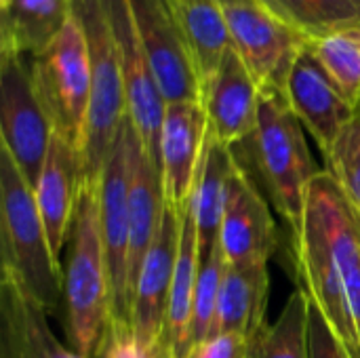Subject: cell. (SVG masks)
Returning a JSON list of instances; mask_svg holds the SVG:
<instances>
[{
	"label": "cell",
	"instance_id": "6da1fadb",
	"mask_svg": "<svg viewBox=\"0 0 360 358\" xmlns=\"http://www.w3.org/2000/svg\"><path fill=\"white\" fill-rule=\"evenodd\" d=\"M68 245L63 270L68 333L80 357L97 358L112 323V281L101 230L99 184L82 181Z\"/></svg>",
	"mask_w": 360,
	"mask_h": 358
},
{
	"label": "cell",
	"instance_id": "7a4b0ae2",
	"mask_svg": "<svg viewBox=\"0 0 360 358\" xmlns=\"http://www.w3.org/2000/svg\"><path fill=\"white\" fill-rule=\"evenodd\" d=\"M0 274L11 276L46 312L63 298V270L36 203L11 154L0 146Z\"/></svg>",
	"mask_w": 360,
	"mask_h": 358
},
{
	"label": "cell",
	"instance_id": "3957f363",
	"mask_svg": "<svg viewBox=\"0 0 360 358\" xmlns=\"http://www.w3.org/2000/svg\"><path fill=\"white\" fill-rule=\"evenodd\" d=\"M245 141L251 143L253 160L276 211L297 236L306 215L310 184L321 171L308 150L304 124L281 89H262L257 127Z\"/></svg>",
	"mask_w": 360,
	"mask_h": 358
},
{
	"label": "cell",
	"instance_id": "277c9868",
	"mask_svg": "<svg viewBox=\"0 0 360 358\" xmlns=\"http://www.w3.org/2000/svg\"><path fill=\"white\" fill-rule=\"evenodd\" d=\"M91 55V101L82 150V181L99 184L116 135L127 118L120 55L105 0H74Z\"/></svg>",
	"mask_w": 360,
	"mask_h": 358
},
{
	"label": "cell",
	"instance_id": "5b68a950",
	"mask_svg": "<svg viewBox=\"0 0 360 358\" xmlns=\"http://www.w3.org/2000/svg\"><path fill=\"white\" fill-rule=\"evenodd\" d=\"M30 59V74L53 131L68 139L82 160L91 101V55L76 15L59 36Z\"/></svg>",
	"mask_w": 360,
	"mask_h": 358
},
{
	"label": "cell",
	"instance_id": "8992f818",
	"mask_svg": "<svg viewBox=\"0 0 360 358\" xmlns=\"http://www.w3.org/2000/svg\"><path fill=\"white\" fill-rule=\"evenodd\" d=\"M53 124L30 74V59L0 49V146L36 188L53 139Z\"/></svg>",
	"mask_w": 360,
	"mask_h": 358
},
{
	"label": "cell",
	"instance_id": "52a82bcc",
	"mask_svg": "<svg viewBox=\"0 0 360 358\" xmlns=\"http://www.w3.org/2000/svg\"><path fill=\"white\" fill-rule=\"evenodd\" d=\"M139 133L124 118L99 181V213L105 257L112 281V321L131 325L129 306V188L133 175V152Z\"/></svg>",
	"mask_w": 360,
	"mask_h": 358
},
{
	"label": "cell",
	"instance_id": "ba28073f",
	"mask_svg": "<svg viewBox=\"0 0 360 358\" xmlns=\"http://www.w3.org/2000/svg\"><path fill=\"white\" fill-rule=\"evenodd\" d=\"M167 103L202 101V82L173 0H127Z\"/></svg>",
	"mask_w": 360,
	"mask_h": 358
},
{
	"label": "cell",
	"instance_id": "9c48e42d",
	"mask_svg": "<svg viewBox=\"0 0 360 358\" xmlns=\"http://www.w3.org/2000/svg\"><path fill=\"white\" fill-rule=\"evenodd\" d=\"M224 11L232 46L259 87L285 91L289 72L310 40L289 27L259 0L224 4Z\"/></svg>",
	"mask_w": 360,
	"mask_h": 358
},
{
	"label": "cell",
	"instance_id": "30bf717a",
	"mask_svg": "<svg viewBox=\"0 0 360 358\" xmlns=\"http://www.w3.org/2000/svg\"><path fill=\"white\" fill-rule=\"evenodd\" d=\"M124 80L127 116L137 129L150 158L160 167V131L167 112V99L154 76L152 63L137 36L127 0H105Z\"/></svg>",
	"mask_w": 360,
	"mask_h": 358
},
{
	"label": "cell",
	"instance_id": "8fae6325",
	"mask_svg": "<svg viewBox=\"0 0 360 358\" xmlns=\"http://www.w3.org/2000/svg\"><path fill=\"white\" fill-rule=\"evenodd\" d=\"M181 211L165 203L160 232L146 255L131 306V325L137 340L141 342V346L165 358H169L165 352V329L179 251Z\"/></svg>",
	"mask_w": 360,
	"mask_h": 358
},
{
	"label": "cell",
	"instance_id": "7c38bea8",
	"mask_svg": "<svg viewBox=\"0 0 360 358\" xmlns=\"http://www.w3.org/2000/svg\"><path fill=\"white\" fill-rule=\"evenodd\" d=\"M295 251L297 268L304 279L302 289L321 306L329 325L344 344L348 357L360 358V338L350 314L344 283L321 215L310 203L306 205L302 232L295 236Z\"/></svg>",
	"mask_w": 360,
	"mask_h": 358
},
{
	"label": "cell",
	"instance_id": "4fadbf2b",
	"mask_svg": "<svg viewBox=\"0 0 360 358\" xmlns=\"http://www.w3.org/2000/svg\"><path fill=\"white\" fill-rule=\"evenodd\" d=\"M283 93L300 122L314 137L327 158L359 108L352 106L333 84L316 59L310 42L297 55Z\"/></svg>",
	"mask_w": 360,
	"mask_h": 358
},
{
	"label": "cell",
	"instance_id": "5bb4252c",
	"mask_svg": "<svg viewBox=\"0 0 360 358\" xmlns=\"http://www.w3.org/2000/svg\"><path fill=\"white\" fill-rule=\"evenodd\" d=\"M209 137V118L202 101L167 103L160 131V177L165 203L186 209L198 175Z\"/></svg>",
	"mask_w": 360,
	"mask_h": 358
},
{
	"label": "cell",
	"instance_id": "9a60e30c",
	"mask_svg": "<svg viewBox=\"0 0 360 358\" xmlns=\"http://www.w3.org/2000/svg\"><path fill=\"white\" fill-rule=\"evenodd\" d=\"M219 245L228 266L268 264L276 247V224L270 207L240 165L232 175Z\"/></svg>",
	"mask_w": 360,
	"mask_h": 358
},
{
	"label": "cell",
	"instance_id": "2e32d148",
	"mask_svg": "<svg viewBox=\"0 0 360 358\" xmlns=\"http://www.w3.org/2000/svg\"><path fill=\"white\" fill-rule=\"evenodd\" d=\"M262 87L234 46L226 53L215 74L202 84V106L209 131L226 146L249 139L257 127Z\"/></svg>",
	"mask_w": 360,
	"mask_h": 358
},
{
	"label": "cell",
	"instance_id": "e0dca14e",
	"mask_svg": "<svg viewBox=\"0 0 360 358\" xmlns=\"http://www.w3.org/2000/svg\"><path fill=\"white\" fill-rule=\"evenodd\" d=\"M80 188H82L80 154L68 139H63L59 133H53L46 160L42 165V173L38 177L34 194L49 234L51 249L57 260L70 236Z\"/></svg>",
	"mask_w": 360,
	"mask_h": 358
},
{
	"label": "cell",
	"instance_id": "ac0fdd59",
	"mask_svg": "<svg viewBox=\"0 0 360 358\" xmlns=\"http://www.w3.org/2000/svg\"><path fill=\"white\" fill-rule=\"evenodd\" d=\"M308 203L314 205L325 226L360 338V219L327 171L312 179Z\"/></svg>",
	"mask_w": 360,
	"mask_h": 358
},
{
	"label": "cell",
	"instance_id": "d6986e66",
	"mask_svg": "<svg viewBox=\"0 0 360 358\" xmlns=\"http://www.w3.org/2000/svg\"><path fill=\"white\" fill-rule=\"evenodd\" d=\"M46 317L34 298L0 274V358H84L55 338Z\"/></svg>",
	"mask_w": 360,
	"mask_h": 358
},
{
	"label": "cell",
	"instance_id": "ffe728a7",
	"mask_svg": "<svg viewBox=\"0 0 360 358\" xmlns=\"http://www.w3.org/2000/svg\"><path fill=\"white\" fill-rule=\"evenodd\" d=\"M165 213V194L160 167L146 152L141 137L133 152V175L129 188V306H133V293L137 276L152 249Z\"/></svg>",
	"mask_w": 360,
	"mask_h": 358
},
{
	"label": "cell",
	"instance_id": "44dd1931",
	"mask_svg": "<svg viewBox=\"0 0 360 358\" xmlns=\"http://www.w3.org/2000/svg\"><path fill=\"white\" fill-rule=\"evenodd\" d=\"M238 167L232 146L219 141L211 131L202 150L198 175L190 196V207L198 232V251L200 257L209 255L211 249L219 243V228L230 194L232 175Z\"/></svg>",
	"mask_w": 360,
	"mask_h": 358
},
{
	"label": "cell",
	"instance_id": "7402d4cb",
	"mask_svg": "<svg viewBox=\"0 0 360 358\" xmlns=\"http://www.w3.org/2000/svg\"><path fill=\"white\" fill-rule=\"evenodd\" d=\"M270 293V274L268 264L255 266H228L219 302L213 333L215 335H238L251 342L257 331L266 325V306Z\"/></svg>",
	"mask_w": 360,
	"mask_h": 358
},
{
	"label": "cell",
	"instance_id": "603a6c76",
	"mask_svg": "<svg viewBox=\"0 0 360 358\" xmlns=\"http://www.w3.org/2000/svg\"><path fill=\"white\" fill-rule=\"evenodd\" d=\"M0 49L34 57L74 17V0H0Z\"/></svg>",
	"mask_w": 360,
	"mask_h": 358
},
{
	"label": "cell",
	"instance_id": "cb8c5ba5",
	"mask_svg": "<svg viewBox=\"0 0 360 358\" xmlns=\"http://www.w3.org/2000/svg\"><path fill=\"white\" fill-rule=\"evenodd\" d=\"M200 268V251H198V232L190 200L181 211V234H179V251L177 264L171 285L167 329H165V352L169 358H186L190 352V325H192V308H194V291Z\"/></svg>",
	"mask_w": 360,
	"mask_h": 358
},
{
	"label": "cell",
	"instance_id": "d4e9b609",
	"mask_svg": "<svg viewBox=\"0 0 360 358\" xmlns=\"http://www.w3.org/2000/svg\"><path fill=\"white\" fill-rule=\"evenodd\" d=\"M188 49L205 84L219 68L226 53L232 49V36L219 0H173Z\"/></svg>",
	"mask_w": 360,
	"mask_h": 358
},
{
	"label": "cell",
	"instance_id": "484cf974",
	"mask_svg": "<svg viewBox=\"0 0 360 358\" xmlns=\"http://www.w3.org/2000/svg\"><path fill=\"white\" fill-rule=\"evenodd\" d=\"M304 38L325 36L360 27V0H259Z\"/></svg>",
	"mask_w": 360,
	"mask_h": 358
},
{
	"label": "cell",
	"instance_id": "4316f807",
	"mask_svg": "<svg viewBox=\"0 0 360 358\" xmlns=\"http://www.w3.org/2000/svg\"><path fill=\"white\" fill-rule=\"evenodd\" d=\"M247 358H308V300L302 287L291 293L278 321L264 325L249 342Z\"/></svg>",
	"mask_w": 360,
	"mask_h": 358
},
{
	"label": "cell",
	"instance_id": "83f0119b",
	"mask_svg": "<svg viewBox=\"0 0 360 358\" xmlns=\"http://www.w3.org/2000/svg\"><path fill=\"white\" fill-rule=\"evenodd\" d=\"M310 46L342 95L360 108V27L312 40Z\"/></svg>",
	"mask_w": 360,
	"mask_h": 358
},
{
	"label": "cell",
	"instance_id": "f1b7e54d",
	"mask_svg": "<svg viewBox=\"0 0 360 358\" xmlns=\"http://www.w3.org/2000/svg\"><path fill=\"white\" fill-rule=\"evenodd\" d=\"M228 262L224 257L221 245L217 243L209 255L200 257L196 291H194V308H192V325H190V350L209 340L215 325L217 302L221 291V281L226 274Z\"/></svg>",
	"mask_w": 360,
	"mask_h": 358
},
{
	"label": "cell",
	"instance_id": "f546056e",
	"mask_svg": "<svg viewBox=\"0 0 360 358\" xmlns=\"http://www.w3.org/2000/svg\"><path fill=\"white\" fill-rule=\"evenodd\" d=\"M327 173L360 219V108L325 158Z\"/></svg>",
	"mask_w": 360,
	"mask_h": 358
},
{
	"label": "cell",
	"instance_id": "4dcf8cb0",
	"mask_svg": "<svg viewBox=\"0 0 360 358\" xmlns=\"http://www.w3.org/2000/svg\"><path fill=\"white\" fill-rule=\"evenodd\" d=\"M308 300V358H350L338 333L329 325L321 306L306 293Z\"/></svg>",
	"mask_w": 360,
	"mask_h": 358
},
{
	"label": "cell",
	"instance_id": "1f68e13d",
	"mask_svg": "<svg viewBox=\"0 0 360 358\" xmlns=\"http://www.w3.org/2000/svg\"><path fill=\"white\" fill-rule=\"evenodd\" d=\"M97 358H165L158 352L148 350L146 346H141V342L137 340L133 325L127 323H110L108 335L103 340V346L99 350Z\"/></svg>",
	"mask_w": 360,
	"mask_h": 358
},
{
	"label": "cell",
	"instance_id": "d6a6232c",
	"mask_svg": "<svg viewBox=\"0 0 360 358\" xmlns=\"http://www.w3.org/2000/svg\"><path fill=\"white\" fill-rule=\"evenodd\" d=\"M249 342L238 335H215L196 344L186 358H247Z\"/></svg>",
	"mask_w": 360,
	"mask_h": 358
},
{
	"label": "cell",
	"instance_id": "836d02e7",
	"mask_svg": "<svg viewBox=\"0 0 360 358\" xmlns=\"http://www.w3.org/2000/svg\"><path fill=\"white\" fill-rule=\"evenodd\" d=\"M221 4H234V2H251V0H219Z\"/></svg>",
	"mask_w": 360,
	"mask_h": 358
}]
</instances>
